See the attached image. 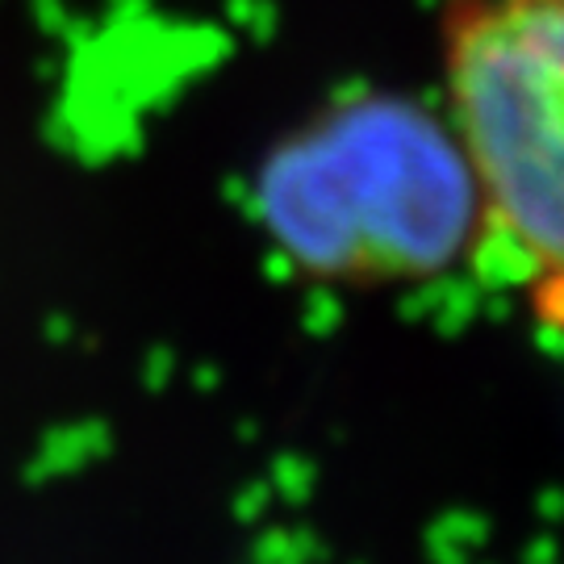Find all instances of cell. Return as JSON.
I'll return each instance as SVG.
<instances>
[{
	"mask_svg": "<svg viewBox=\"0 0 564 564\" xmlns=\"http://www.w3.org/2000/svg\"><path fill=\"white\" fill-rule=\"evenodd\" d=\"M272 247L330 284L440 276L477 247V197L447 121L360 93L272 147L256 181Z\"/></svg>",
	"mask_w": 564,
	"mask_h": 564,
	"instance_id": "obj_1",
	"label": "cell"
},
{
	"mask_svg": "<svg viewBox=\"0 0 564 564\" xmlns=\"http://www.w3.org/2000/svg\"><path fill=\"white\" fill-rule=\"evenodd\" d=\"M561 0H456L444 21L452 139L477 197V256L540 323L561 297Z\"/></svg>",
	"mask_w": 564,
	"mask_h": 564,
	"instance_id": "obj_2",
	"label": "cell"
}]
</instances>
